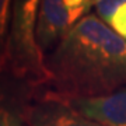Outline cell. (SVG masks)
I'll return each instance as SVG.
<instances>
[{
	"instance_id": "6da1fadb",
	"label": "cell",
	"mask_w": 126,
	"mask_h": 126,
	"mask_svg": "<svg viewBox=\"0 0 126 126\" xmlns=\"http://www.w3.org/2000/svg\"><path fill=\"white\" fill-rule=\"evenodd\" d=\"M49 81L36 91L98 97L126 87V41L95 14L83 18L45 55Z\"/></svg>"
},
{
	"instance_id": "7a4b0ae2",
	"label": "cell",
	"mask_w": 126,
	"mask_h": 126,
	"mask_svg": "<svg viewBox=\"0 0 126 126\" xmlns=\"http://www.w3.org/2000/svg\"><path fill=\"white\" fill-rule=\"evenodd\" d=\"M41 0H13L7 69L36 90L49 81L45 56L36 42Z\"/></svg>"
},
{
	"instance_id": "3957f363",
	"label": "cell",
	"mask_w": 126,
	"mask_h": 126,
	"mask_svg": "<svg viewBox=\"0 0 126 126\" xmlns=\"http://www.w3.org/2000/svg\"><path fill=\"white\" fill-rule=\"evenodd\" d=\"M94 7V0H41L36 42L45 56L86 18Z\"/></svg>"
},
{
	"instance_id": "277c9868",
	"label": "cell",
	"mask_w": 126,
	"mask_h": 126,
	"mask_svg": "<svg viewBox=\"0 0 126 126\" xmlns=\"http://www.w3.org/2000/svg\"><path fill=\"white\" fill-rule=\"evenodd\" d=\"M28 126H102L84 116L63 98L36 91L27 115Z\"/></svg>"
},
{
	"instance_id": "5b68a950",
	"label": "cell",
	"mask_w": 126,
	"mask_h": 126,
	"mask_svg": "<svg viewBox=\"0 0 126 126\" xmlns=\"http://www.w3.org/2000/svg\"><path fill=\"white\" fill-rule=\"evenodd\" d=\"M36 87L13 74L0 72V126H28L27 115Z\"/></svg>"
},
{
	"instance_id": "8992f818",
	"label": "cell",
	"mask_w": 126,
	"mask_h": 126,
	"mask_svg": "<svg viewBox=\"0 0 126 126\" xmlns=\"http://www.w3.org/2000/svg\"><path fill=\"white\" fill-rule=\"evenodd\" d=\"M63 99L67 101L76 111L98 122L99 125L126 126V87L98 97Z\"/></svg>"
},
{
	"instance_id": "52a82bcc",
	"label": "cell",
	"mask_w": 126,
	"mask_h": 126,
	"mask_svg": "<svg viewBox=\"0 0 126 126\" xmlns=\"http://www.w3.org/2000/svg\"><path fill=\"white\" fill-rule=\"evenodd\" d=\"M95 16L126 41V0H94Z\"/></svg>"
},
{
	"instance_id": "ba28073f",
	"label": "cell",
	"mask_w": 126,
	"mask_h": 126,
	"mask_svg": "<svg viewBox=\"0 0 126 126\" xmlns=\"http://www.w3.org/2000/svg\"><path fill=\"white\" fill-rule=\"evenodd\" d=\"M13 0H0V72L7 69Z\"/></svg>"
}]
</instances>
